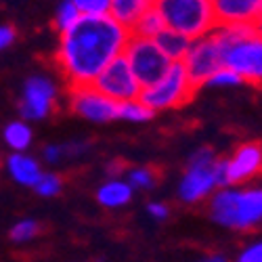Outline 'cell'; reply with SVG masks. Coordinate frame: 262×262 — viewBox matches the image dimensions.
<instances>
[{
	"label": "cell",
	"instance_id": "44dd1931",
	"mask_svg": "<svg viewBox=\"0 0 262 262\" xmlns=\"http://www.w3.org/2000/svg\"><path fill=\"white\" fill-rule=\"evenodd\" d=\"M164 30H166L164 17L160 15V11L156 7H151L139 17V21L135 24V28L130 30V34H137V36H143V38H158Z\"/></svg>",
	"mask_w": 262,
	"mask_h": 262
},
{
	"label": "cell",
	"instance_id": "5bb4252c",
	"mask_svg": "<svg viewBox=\"0 0 262 262\" xmlns=\"http://www.w3.org/2000/svg\"><path fill=\"white\" fill-rule=\"evenodd\" d=\"M5 170L13 183L26 189H34L42 177V164L38 158L30 156L28 151H11L5 160Z\"/></svg>",
	"mask_w": 262,
	"mask_h": 262
},
{
	"label": "cell",
	"instance_id": "d4e9b609",
	"mask_svg": "<svg viewBox=\"0 0 262 262\" xmlns=\"http://www.w3.org/2000/svg\"><path fill=\"white\" fill-rule=\"evenodd\" d=\"M244 84V80L239 78L231 68H227V65H223L221 70H216L204 86H210V89H233V86H239Z\"/></svg>",
	"mask_w": 262,
	"mask_h": 262
},
{
	"label": "cell",
	"instance_id": "cb8c5ba5",
	"mask_svg": "<svg viewBox=\"0 0 262 262\" xmlns=\"http://www.w3.org/2000/svg\"><path fill=\"white\" fill-rule=\"evenodd\" d=\"M82 17V13L78 11V7L72 3V0H61L57 11H55V28L57 32H65V30H70L76 21Z\"/></svg>",
	"mask_w": 262,
	"mask_h": 262
},
{
	"label": "cell",
	"instance_id": "52a82bcc",
	"mask_svg": "<svg viewBox=\"0 0 262 262\" xmlns=\"http://www.w3.org/2000/svg\"><path fill=\"white\" fill-rule=\"evenodd\" d=\"M59 103V89L53 78L45 74H34L24 82L17 112L26 122H42L55 114Z\"/></svg>",
	"mask_w": 262,
	"mask_h": 262
},
{
	"label": "cell",
	"instance_id": "d6a6232c",
	"mask_svg": "<svg viewBox=\"0 0 262 262\" xmlns=\"http://www.w3.org/2000/svg\"><path fill=\"white\" fill-rule=\"evenodd\" d=\"M200 262H233L225 252H208Z\"/></svg>",
	"mask_w": 262,
	"mask_h": 262
},
{
	"label": "cell",
	"instance_id": "f1b7e54d",
	"mask_svg": "<svg viewBox=\"0 0 262 262\" xmlns=\"http://www.w3.org/2000/svg\"><path fill=\"white\" fill-rule=\"evenodd\" d=\"M147 216L151 218V221H156V223H164L170 218L172 214V208L166 204V202H149L147 208H145Z\"/></svg>",
	"mask_w": 262,
	"mask_h": 262
},
{
	"label": "cell",
	"instance_id": "9c48e42d",
	"mask_svg": "<svg viewBox=\"0 0 262 262\" xmlns=\"http://www.w3.org/2000/svg\"><path fill=\"white\" fill-rule=\"evenodd\" d=\"M93 86L97 91H101L105 97H109L116 103H124V101H133L141 97L143 86L137 80L135 72L130 70L128 61L124 59V55L116 57L107 68L97 76V80L93 82Z\"/></svg>",
	"mask_w": 262,
	"mask_h": 262
},
{
	"label": "cell",
	"instance_id": "4fadbf2b",
	"mask_svg": "<svg viewBox=\"0 0 262 262\" xmlns=\"http://www.w3.org/2000/svg\"><path fill=\"white\" fill-rule=\"evenodd\" d=\"M216 26H254L262 17V0H212Z\"/></svg>",
	"mask_w": 262,
	"mask_h": 262
},
{
	"label": "cell",
	"instance_id": "30bf717a",
	"mask_svg": "<svg viewBox=\"0 0 262 262\" xmlns=\"http://www.w3.org/2000/svg\"><path fill=\"white\" fill-rule=\"evenodd\" d=\"M223 45H221V40L216 38L214 30L204 36V38H198V40H193L191 42V47L183 59L185 63V68L191 76V80L195 82V86H204L206 80L216 72V70H221L223 68Z\"/></svg>",
	"mask_w": 262,
	"mask_h": 262
},
{
	"label": "cell",
	"instance_id": "7a4b0ae2",
	"mask_svg": "<svg viewBox=\"0 0 262 262\" xmlns=\"http://www.w3.org/2000/svg\"><path fill=\"white\" fill-rule=\"evenodd\" d=\"M208 204L210 221L223 229L248 233L262 225V187H221Z\"/></svg>",
	"mask_w": 262,
	"mask_h": 262
},
{
	"label": "cell",
	"instance_id": "2e32d148",
	"mask_svg": "<svg viewBox=\"0 0 262 262\" xmlns=\"http://www.w3.org/2000/svg\"><path fill=\"white\" fill-rule=\"evenodd\" d=\"M156 5V0H112L109 5V15L126 30H133L139 17Z\"/></svg>",
	"mask_w": 262,
	"mask_h": 262
},
{
	"label": "cell",
	"instance_id": "7c38bea8",
	"mask_svg": "<svg viewBox=\"0 0 262 262\" xmlns=\"http://www.w3.org/2000/svg\"><path fill=\"white\" fill-rule=\"evenodd\" d=\"M262 174V145L256 141L239 145L231 158H225L227 185L242 187Z\"/></svg>",
	"mask_w": 262,
	"mask_h": 262
},
{
	"label": "cell",
	"instance_id": "6da1fadb",
	"mask_svg": "<svg viewBox=\"0 0 262 262\" xmlns=\"http://www.w3.org/2000/svg\"><path fill=\"white\" fill-rule=\"evenodd\" d=\"M128 38L130 30L112 15H82L70 30L59 34L55 63L70 89L89 86L124 53Z\"/></svg>",
	"mask_w": 262,
	"mask_h": 262
},
{
	"label": "cell",
	"instance_id": "e0dca14e",
	"mask_svg": "<svg viewBox=\"0 0 262 262\" xmlns=\"http://www.w3.org/2000/svg\"><path fill=\"white\" fill-rule=\"evenodd\" d=\"M3 141L11 151H28L34 143V130L26 120H11L3 128Z\"/></svg>",
	"mask_w": 262,
	"mask_h": 262
},
{
	"label": "cell",
	"instance_id": "4316f807",
	"mask_svg": "<svg viewBox=\"0 0 262 262\" xmlns=\"http://www.w3.org/2000/svg\"><path fill=\"white\" fill-rule=\"evenodd\" d=\"M82 15H109L112 0H72Z\"/></svg>",
	"mask_w": 262,
	"mask_h": 262
},
{
	"label": "cell",
	"instance_id": "277c9868",
	"mask_svg": "<svg viewBox=\"0 0 262 262\" xmlns=\"http://www.w3.org/2000/svg\"><path fill=\"white\" fill-rule=\"evenodd\" d=\"M168 30H174L189 40L208 36L216 28L212 0H156L154 5Z\"/></svg>",
	"mask_w": 262,
	"mask_h": 262
},
{
	"label": "cell",
	"instance_id": "f546056e",
	"mask_svg": "<svg viewBox=\"0 0 262 262\" xmlns=\"http://www.w3.org/2000/svg\"><path fill=\"white\" fill-rule=\"evenodd\" d=\"M42 160L49 166H59L63 162V147L59 143L45 145V149H42Z\"/></svg>",
	"mask_w": 262,
	"mask_h": 262
},
{
	"label": "cell",
	"instance_id": "ac0fdd59",
	"mask_svg": "<svg viewBox=\"0 0 262 262\" xmlns=\"http://www.w3.org/2000/svg\"><path fill=\"white\" fill-rule=\"evenodd\" d=\"M156 42H158V47L162 49V53L174 63V61H183L185 59V55H187V51H189V47H191V42L193 40H189L187 36H183V34H179V32H174V30H164L158 38H154Z\"/></svg>",
	"mask_w": 262,
	"mask_h": 262
},
{
	"label": "cell",
	"instance_id": "83f0119b",
	"mask_svg": "<svg viewBox=\"0 0 262 262\" xmlns=\"http://www.w3.org/2000/svg\"><path fill=\"white\" fill-rule=\"evenodd\" d=\"M61 147H63V160H78V158H84L91 151V143L82 141V139L61 143Z\"/></svg>",
	"mask_w": 262,
	"mask_h": 262
},
{
	"label": "cell",
	"instance_id": "7402d4cb",
	"mask_svg": "<svg viewBox=\"0 0 262 262\" xmlns=\"http://www.w3.org/2000/svg\"><path fill=\"white\" fill-rule=\"evenodd\" d=\"M42 233V225L36 218H21V221L13 223L11 229H9V239L17 246H26V244H32L34 239H38Z\"/></svg>",
	"mask_w": 262,
	"mask_h": 262
},
{
	"label": "cell",
	"instance_id": "3957f363",
	"mask_svg": "<svg viewBox=\"0 0 262 262\" xmlns=\"http://www.w3.org/2000/svg\"><path fill=\"white\" fill-rule=\"evenodd\" d=\"M221 187H227L225 160L216 158L210 147L195 149L189 156L187 168L177 185L179 202L187 206H198L202 202H208L210 195Z\"/></svg>",
	"mask_w": 262,
	"mask_h": 262
},
{
	"label": "cell",
	"instance_id": "9a60e30c",
	"mask_svg": "<svg viewBox=\"0 0 262 262\" xmlns=\"http://www.w3.org/2000/svg\"><path fill=\"white\" fill-rule=\"evenodd\" d=\"M135 189L128 185V181L124 177H116V179H105L99 187H97V204L105 210H120L124 206H128L133 202Z\"/></svg>",
	"mask_w": 262,
	"mask_h": 262
},
{
	"label": "cell",
	"instance_id": "8992f818",
	"mask_svg": "<svg viewBox=\"0 0 262 262\" xmlns=\"http://www.w3.org/2000/svg\"><path fill=\"white\" fill-rule=\"evenodd\" d=\"M122 55L128 61L130 70L135 72L143 89L158 82L172 65V61L162 53V49L158 47V42L154 38H143L137 34H130Z\"/></svg>",
	"mask_w": 262,
	"mask_h": 262
},
{
	"label": "cell",
	"instance_id": "ba28073f",
	"mask_svg": "<svg viewBox=\"0 0 262 262\" xmlns=\"http://www.w3.org/2000/svg\"><path fill=\"white\" fill-rule=\"evenodd\" d=\"M223 63L242 78L244 84L262 86V36L250 34L227 45Z\"/></svg>",
	"mask_w": 262,
	"mask_h": 262
},
{
	"label": "cell",
	"instance_id": "1f68e13d",
	"mask_svg": "<svg viewBox=\"0 0 262 262\" xmlns=\"http://www.w3.org/2000/svg\"><path fill=\"white\" fill-rule=\"evenodd\" d=\"M107 170V179H116V177H124V172H126V164L122 160H112V162H107L105 166Z\"/></svg>",
	"mask_w": 262,
	"mask_h": 262
},
{
	"label": "cell",
	"instance_id": "8fae6325",
	"mask_svg": "<svg viewBox=\"0 0 262 262\" xmlns=\"http://www.w3.org/2000/svg\"><path fill=\"white\" fill-rule=\"evenodd\" d=\"M70 109L91 124H109L118 120L120 103L105 97L93 84L70 89Z\"/></svg>",
	"mask_w": 262,
	"mask_h": 262
},
{
	"label": "cell",
	"instance_id": "484cf974",
	"mask_svg": "<svg viewBox=\"0 0 262 262\" xmlns=\"http://www.w3.org/2000/svg\"><path fill=\"white\" fill-rule=\"evenodd\" d=\"M233 262H262V237L248 242L242 250L237 252Z\"/></svg>",
	"mask_w": 262,
	"mask_h": 262
},
{
	"label": "cell",
	"instance_id": "836d02e7",
	"mask_svg": "<svg viewBox=\"0 0 262 262\" xmlns=\"http://www.w3.org/2000/svg\"><path fill=\"white\" fill-rule=\"evenodd\" d=\"M254 28H256V34H258V36H262V17H260V19L256 21V24H254Z\"/></svg>",
	"mask_w": 262,
	"mask_h": 262
},
{
	"label": "cell",
	"instance_id": "4dcf8cb0",
	"mask_svg": "<svg viewBox=\"0 0 262 262\" xmlns=\"http://www.w3.org/2000/svg\"><path fill=\"white\" fill-rule=\"evenodd\" d=\"M15 38H17V32H15L13 26H9V24L0 26V53L7 51L13 45V42H15Z\"/></svg>",
	"mask_w": 262,
	"mask_h": 262
},
{
	"label": "cell",
	"instance_id": "603a6c76",
	"mask_svg": "<svg viewBox=\"0 0 262 262\" xmlns=\"http://www.w3.org/2000/svg\"><path fill=\"white\" fill-rule=\"evenodd\" d=\"M63 187H65V181H63L61 174H57V172H42V177L36 183L34 191H36V195H40V198L53 200V198H57V195L63 191Z\"/></svg>",
	"mask_w": 262,
	"mask_h": 262
},
{
	"label": "cell",
	"instance_id": "5b68a950",
	"mask_svg": "<svg viewBox=\"0 0 262 262\" xmlns=\"http://www.w3.org/2000/svg\"><path fill=\"white\" fill-rule=\"evenodd\" d=\"M195 91H198V86L191 80L185 63L174 61L158 82L145 86L139 99L158 114V112H168V109L187 105L193 99Z\"/></svg>",
	"mask_w": 262,
	"mask_h": 262
},
{
	"label": "cell",
	"instance_id": "ffe728a7",
	"mask_svg": "<svg viewBox=\"0 0 262 262\" xmlns=\"http://www.w3.org/2000/svg\"><path fill=\"white\" fill-rule=\"evenodd\" d=\"M154 118H156V112L149 105H145L141 99H133V101L120 103L118 120H122V122H128V124H147Z\"/></svg>",
	"mask_w": 262,
	"mask_h": 262
},
{
	"label": "cell",
	"instance_id": "d6986e66",
	"mask_svg": "<svg viewBox=\"0 0 262 262\" xmlns=\"http://www.w3.org/2000/svg\"><path fill=\"white\" fill-rule=\"evenodd\" d=\"M124 179L135 191H151L160 183V172L151 166H130L124 172Z\"/></svg>",
	"mask_w": 262,
	"mask_h": 262
}]
</instances>
